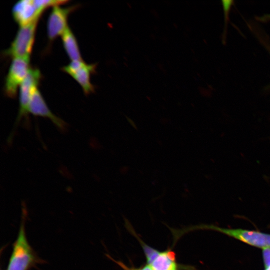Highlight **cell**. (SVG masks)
<instances>
[{
  "label": "cell",
  "instance_id": "cell-2",
  "mask_svg": "<svg viewBox=\"0 0 270 270\" xmlns=\"http://www.w3.org/2000/svg\"><path fill=\"white\" fill-rule=\"evenodd\" d=\"M38 20L28 24L20 26L10 46L4 54L14 58H30L34 38Z\"/></svg>",
  "mask_w": 270,
  "mask_h": 270
},
{
  "label": "cell",
  "instance_id": "cell-4",
  "mask_svg": "<svg viewBox=\"0 0 270 270\" xmlns=\"http://www.w3.org/2000/svg\"><path fill=\"white\" fill-rule=\"evenodd\" d=\"M30 58H14L6 78L4 90L8 97L14 98L18 86L26 77L28 70Z\"/></svg>",
  "mask_w": 270,
  "mask_h": 270
},
{
  "label": "cell",
  "instance_id": "cell-9",
  "mask_svg": "<svg viewBox=\"0 0 270 270\" xmlns=\"http://www.w3.org/2000/svg\"><path fill=\"white\" fill-rule=\"evenodd\" d=\"M12 14L14 20L20 26L38 20L41 15L37 10L34 0L18 2L12 8Z\"/></svg>",
  "mask_w": 270,
  "mask_h": 270
},
{
  "label": "cell",
  "instance_id": "cell-6",
  "mask_svg": "<svg viewBox=\"0 0 270 270\" xmlns=\"http://www.w3.org/2000/svg\"><path fill=\"white\" fill-rule=\"evenodd\" d=\"M41 77L40 72L36 68H30L28 72L20 85V109L16 120V124L21 118L28 112V106L32 94L37 88Z\"/></svg>",
  "mask_w": 270,
  "mask_h": 270
},
{
  "label": "cell",
  "instance_id": "cell-1",
  "mask_svg": "<svg viewBox=\"0 0 270 270\" xmlns=\"http://www.w3.org/2000/svg\"><path fill=\"white\" fill-rule=\"evenodd\" d=\"M24 221V219L22 221L7 270H28L38 262L36 255L26 239Z\"/></svg>",
  "mask_w": 270,
  "mask_h": 270
},
{
  "label": "cell",
  "instance_id": "cell-11",
  "mask_svg": "<svg viewBox=\"0 0 270 270\" xmlns=\"http://www.w3.org/2000/svg\"><path fill=\"white\" fill-rule=\"evenodd\" d=\"M62 44L71 60H82L76 40L68 26L62 34Z\"/></svg>",
  "mask_w": 270,
  "mask_h": 270
},
{
  "label": "cell",
  "instance_id": "cell-15",
  "mask_svg": "<svg viewBox=\"0 0 270 270\" xmlns=\"http://www.w3.org/2000/svg\"><path fill=\"white\" fill-rule=\"evenodd\" d=\"M262 256L265 268H266L270 266V248L263 249Z\"/></svg>",
  "mask_w": 270,
  "mask_h": 270
},
{
  "label": "cell",
  "instance_id": "cell-12",
  "mask_svg": "<svg viewBox=\"0 0 270 270\" xmlns=\"http://www.w3.org/2000/svg\"><path fill=\"white\" fill-rule=\"evenodd\" d=\"M67 0H34V4L38 12L42 13L49 6H54L67 2Z\"/></svg>",
  "mask_w": 270,
  "mask_h": 270
},
{
  "label": "cell",
  "instance_id": "cell-16",
  "mask_svg": "<svg viewBox=\"0 0 270 270\" xmlns=\"http://www.w3.org/2000/svg\"><path fill=\"white\" fill-rule=\"evenodd\" d=\"M266 270H270V266L266 268Z\"/></svg>",
  "mask_w": 270,
  "mask_h": 270
},
{
  "label": "cell",
  "instance_id": "cell-3",
  "mask_svg": "<svg viewBox=\"0 0 270 270\" xmlns=\"http://www.w3.org/2000/svg\"><path fill=\"white\" fill-rule=\"evenodd\" d=\"M200 228L216 230L252 246L270 248V234L242 229L224 228L214 226H203Z\"/></svg>",
  "mask_w": 270,
  "mask_h": 270
},
{
  "label": "cell",
  "instance_id": "cell-5",
  "mask_svg": "<svg viewBox=\"0 0 270 270\" xmlns=\"http://www.w3.org/2000/svg\"><path fill=\"white\" fill-rule=\"evenodd\" d=\"M153 270H192L188 266L178 264L176 254L171 248L159 251L153 248L146 257Z\"/></svg>",
  "mask_w": 270,
  "mask_h": 270
},
{
  "label": "cell",
  "instance_id": "cell-7",
  "mask_svg": "<svg viewBox=\"0 0 270 270\" xmlns=\"http://www.w3.org/2000/svg\"><path fill=\"white\" fill-rule=\"evenodd\" d=\"M76 8V6L62 8L60 5L52 7L47 24L48 35L50 41L60 35L62 36L68 26L67 20L68 15Z\"/></svg>",
  "mask_w": 270,
  "mask_h": 270
},
{
  "label": "cell",
  "instance_id": "cell-10",
  "mask_svg": "<svg viewBox=\"0 0 270 270\" xmlns=\"http://www.w3.org/2000/svg\"><path fill=\"white\" fill-rule=\"evenodd\" d=\"M96 64H84V66L71 76L80 84L85 94L94 91V87L90 82V76L95 72Z\"/></svg>",
  "mask_w": 270,
  "mask_h": 270
},
{
  "label": "cell",
  "instance_id": "cell-14",
  "mask_svg": "<svg viewBox=\"0 0 270 270\" xmlns=\"http://www.w3.org/2000/svg\"><path fill=\"white\" fill-rule=\"evenodd\" d=\"M108 256L110 260L114 261L116 264H118L120 268H121L123 270H153L152 267L147 264L144 265H142L140 267L136 268L133 266H128L123 262L120 260H116L110 257L109 255H108Z\"/></svg>",
  "mask_w": 270,
  "mask_h": 270
},
{
  "label": "cell",
  "instance_id": "cell-8",
  "mask_svg": "<svg viewBox=\"0 0 270 270\" xmlns=\"http://www.w3.org/2000/svg\"><path fill=\"white\" fill-rule=\"evenodd\" d=\"M28 112L34 116L49 118L62 130H64L66 128L65 122L50 110L38 88H35L32 94L29 104Z\"/></svg>",
  "mask_w": 270,
  "mask_h": 270
},
{
  "label": "cell",
  "instance_id": "cell-13",
  "mask_svg": "<svg viewBox=\"0 0 270 270\" xmlns=\"http://www.w3.org/2000/svg\"><path fill=\"white\" fill-rule=\"evenodd\" d=\"M85 62L83 60H72L67 66L62 68L64 72L72 76L81 68Z\"/></svg>",
  "mask_w": 270,
  "mask_h": 270
}]
</instances>
